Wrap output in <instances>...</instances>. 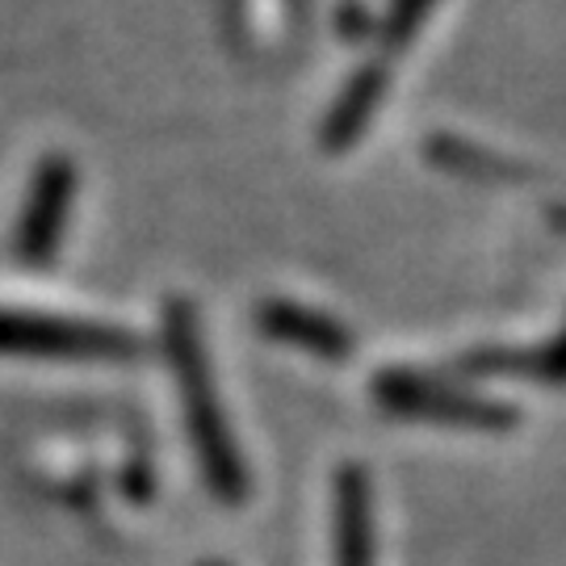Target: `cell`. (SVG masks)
<instances>
[{
    "label": "cell",
    "instance_id": "7a4b0ae2",
    "mask_svg": "<svg viewBox=\"0 0 566 566\" xmlns=\"http://www.w3.org/2000/svg\"><path fill=\"white\" fill-rule=\"evenodd\" d=\"M264 324L273 327L285 340H298L303 348H315L324 357H344L348 353V336L336 324H327L319 315H306V311H290V306H273L264 315Z\"/></svg>",
    "mask_w": 566,
    "mask_h": 566
},
{
    "label": "cell",
    "instance_id": "6da1fadb",
    "mask_svg": "<svg viewBox=\"0 0 566 566\" xmlns=\"http://www.w3.org/2000/svg\"><path fill=\"white\" fill-rule=\"evenodd\" d=\"M386 403L403 407L407 416H437V420H458V424H507L504 407L470 403L446 390H432V386H411V382H390L386 386Z\"/></svg>",
    "mask_w": 566,
    "mask_h": 566
}]
</instances>
